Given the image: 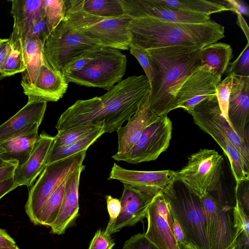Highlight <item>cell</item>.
<instances>
[{
	"label": "cell",
	"mask_w": 249,
	"mask_h": 249,
	"mask_svg": "<svg viewBox=\"0 0 249 249\" xmlns=\"http://www.w3.org/2000/svg\"><path fill=\"white\" fill-rule=\"evenodd\" d=\"M150 90L145 75L128 76L102 96L77 100L62 113L55 127L58 131L95 124H103L105 133L116 131L136 112Z\"/></svg>",
	"instance_id": "6da1fadb"
},
{
	"label": "cell",
	"mask_w": 249,
	"mask_h": 249,
	"mask_svg": "<svg viewBox=\"0 0 249 249\" xmlns=\"http://www.w3.org/2000/svg\"><path fill=\"white\" fill-rule=\"evenodd\" d=\"M203 47L172 46L146 50L156 71L150 84L149 106L158 117L176 109L178 92L188 78L199 68Z\"/></svg>",
	"instance_id": "7a4b0ae2"
},
{
	"label": "cell",
	"mask_w": 249,
	"mask_h": 249,
	"mask_svg": "<svg viewBox=\"0 0 249 249\" xmlns=\"http://www.w3.org/2000/svg\"><path fill=\"white\" fill-rule=\"evenodd\" d=\"M130 45L147 50L172 46L203 47L225 37V28L210 20L199 23L166 22L150 18H132Z\"/></svg>",
	"instance_id": "3957f363"
},
{
	"label": "cell",
	"mask_w": 249,
	"mask_h": 249,
	"mask_svg": "<svg viewBox=\"0 0 249 249\" xmlns=\"http://www.w3.org/2000/svg\"><path fill=\"white\" fill-rule=\"evenodd\" d=\"M187 112L192 115L194 123L210 135L227 156L236 186L249 181V143L227 122L220 109L216 96L203 100Z\"/></svg>",
	"instance_id": "277c9868"
},
{
	"label": "cell",
	"mask_w": 249,
	"mask_h": 249,
	"mask_svg": "<svg viewBox=\"0 0 249 249\" xmlns=\"http://www.w3.org/2000/svg\"><path fill=\"white\" fill-rule=\"evenodd\" d=\"M64 20L73 29L105 47L128 50L131 36L128 26L131 18L125 14L114 18L101 17L86 11L83 0H64Z\"/></svg>",
	"instance_id": "5b68a950"
},
{
	"label": "cell",
	"mask_w": 249,
	"mask_h": 249,
	"mask_svg": "<svg viewBox=\"0 0 249 249\" xmlns=\"http://www.w3.org/2000/svg\"><path fill=\"white\" fill-rule=\"evenodd\" d=\"M162 193L173 217L194 245L198 249H209L206 214L200 198L178 181Z\"/></svg>",
	"instance_id": "8992f818"
},
{
	"label": "cell",
	"mask_w": 249,
	"mask_h": 249,
	"mask_svg": "<svg viewBox=\"0 0 249 249\" xmlns=\"http://www.w3.org/2000/svg\"><path fill=\"white\" fill-rule=\"evenodd\" d=\"M104 47L73 29L63 19L47 37L43 45L42 55L53 70L63 73L64 67L73 59Z\"/></svg>",
	"instance_id": "52a82bcc"
},
{
	"label": "cell",
	"mask_w": 249,
	"mask_h": 249,
	"mask_svg": "<svg viewBox=\"0 0 249 249\" xmlns=\"http://www.w3.org/2000/svg\"><path fill=\"white\" fill-rule=\"evenodd\" d=\"M87 150H83L47 165L30 189L25 206L30 221L40 225L44 207L57 188L76 169L83 164Z\"/></svg>",
	"instance_id": "ba28073f"
},
{
	"label": "cell",
	"mask_w": 249,
	"mask_h": 249,
	"mask_svg": "<svg viewBox=\"0 0 249 249\" xmlns=\"http://www.w3.org/2000/svg\"><path fill=\"white\" fill-rule=\"evenodd\" d=\"M126 65V56L121 50L104 47L83 70L64 77L68 83L108 90L122 80Z\"/></svg>",
	"instance_id": "9c48e42d"
},
{
	"label": "cell",
	"mask_w": 249,
	"mask_h": 249,
	"mask_svg": "<svg viewBox=\"0 0 249 249\" xmlns=\"http://www.w3.org/2000/svg\"><path fill=\"white\" fill-rule=\"evenodd\" d=\"M223 158L214 149H202L190 155L185 166L175 171V181L199 197L217 190Z\"/></svg>",
	"instance_id": "30bf717a"
},
{
	"label": "cell",
	"mask_w": 249,
	"mask_h": 249,
	"mask_svg": "<svg viewBox=\"0 0 249 249\" xmlns=\"http://www.w3.org/2000/svg\"><path fill=\"white\" fill-rule=\"evenodd\" d=\"M172 132V123L167 115L159 117L144 130L128 151L123 154H115L112 158L131 164L155 160L168 148Z\"/></svg>",
	"instance_id": "8fae6325"
},
{
	"label": "cell",
	"mask_w": 249,
	"mask_h": 249,
	"mask_svg": "<svg viewBox=\"0 0 249 249\" xmlns=\"http://www.w3.org/2000/svg\"><path fill=\"white\" fill-rule=\"evenodd\" d=\"M199 198L206 214L209 249H232L236 234L233 208L220 204L209 193Z\"/></svg>",
	"instance_id": "7c38bea8"
},
{
	"label": "cell",
	"mask_w": 249,
	"mask_h": 249,
	"mask_svg": "<svg viewBox=\"0 0 249 249\" xmlns=\"http://www.w3.org/2000/svg\"><path fill=\"white\" fill-rule=\"evenodd\" d=\"M125 14L131 18H150L182 23H199L211 20L210 16L191 13L167 6L159 0H120Z\"/></svg>",
	"instance_id": "4fadbf2b"
},
{
	"label": "cell",
	"mask_w": 249,
	"mask_h": 249,
	"mask_svg": "<svg viewBox=\"0 0 249 249\" xmlns=\"http://www.w3.org/2000/svg\"><path fill=\"white\" fill-rule=\"evenodd\" d=\"M146 237L159 249H178L173 230V217L162 192L157 194L148 208Z\"/></svg>",
	"instance_id": "5bb4252c"
},
{
	"label": "cell",
	"mask_w": 249,
	"mask_h": 249,
	"mask_svg": "<svg viewBox=\"0 0 249 249\" xmlns=\"http://www.w3.org/2000/svg\"><path fill=\"white\" fill-rule=\"evenodd\" d=\"M156 195L124 184L120 213L117 218L105 232L109 235L120 231L125 227L135 226L146 218L148 208Z\"/></svg>",
	"instance_id": "9a60e30c"
},
{
	"label": "cell",
	"mask_w": 249,
	"mask_h": 249,
	"mask_svg": "<svg viewBox=\"0 0 249 249\" xmlns=\"http://www.w3.org/2000/svg\"><path fill=\"white\" fill-rule=\"evenodd\" d=\"M108 180L116 179L154 195L166 190L175 181V171L126 169L114 163Z\"/></svg>",
	"instance_id": "2e32d148"
},
{
	"label": "cell",
	"mask_w": 249,
	"mask_h": 249,
	"mask_svg": "<svg viewBox=\"0 0 249 249\" xmlns=\"http://www.w3.org/2000/svg\"><path fill=\"white\" fill-rule=\"evenodd\" d=\"M21 85L28 101L56 102L66 93L68 83L62 73L53 70L44 60L33 81Z\"/></svg>",
	"instance_id": "e0dca14e"
},
{
	"label": "cell",
	"mask_w": 249,
	"mask_h": 249,
	"mask_svg": "<svg viewBox=\"0 0 249 249\" xmlns=\"http://www.w3.org/2000/svg\"><path fill=\"white\" fill-rule=\"evenodd\" d=\"M221 81L209 72L197 70L185 81L177 93L176 108L188 111L203 100L216 94V89Z\"/></svg>",
	"instance_id": "ac0fdd59"
},
{
	"label": "cell",
	"mask_w": 249,
	"mask_h": 249,
	"mask_svg": "<svg viewBox=\"0 0 249 249\" xmlns=\"http://www.w3.org/2000/svg\"><path fill=\"white\" fill-rule=\"evenodd\" d=\"M232 75L228 110L229 123L234 131L248 143L246 127L249 120V77Z\"/></svg>",
	"instance_id": "d6986e66"
},
{
	"label": "cell",
	"mask_w": 249,
	"mask_h": 249,
	"mask_svg": "<svg viewBox=\"0 0 249 249\" xmlns=\"http://www.w3.org/2000/svg\"><path fill=\"white\" fill-rule=\"evenodd\" d=\"M13 29L9 38L12 48L19 50L34 24L44 15L43 0H12Z\"/></svg>",
	"instance_id": "ffe728a7"
},
{
	"label": "cell",
	"mask_w": 249,
	"mask_h": 249,
	"mask_svg": "<svg viewBox=\"0 0 249 249\" xmlns=\"http://www.w3.org/2000/svg\"><path fill=\"white\" fill-rule=\"evenodd\" d=\"M81 165L67 178L63 200L56 219L51 226V232L61 235L71 226L79 215V186L80 175L85 169Z\"/></svg>",
	"instance_id": "44dd1931"
},
{
	"label": "cell",
	"mask_w": 249,
	"mask_h": 249,
	"mask_svg": "<svg viewBox=\"0 0 249 249\" xmlns=\"http://www.w3.org/2000/svg\"><path fill=\"white\" fill-rule=\"evenodd\" d=\"M47 103L38 100L28 101L17 113L0 125V143L26 132L36 124L40 125Z\"/></svg>",
	"instance_id": "7402d4cb"
},
{
	"label": "cell",
	"mask_w": 249,
	"mask_h": 249,
	"mask_svg": "<svg viewBox=\"0 0 249 249\" xmlns=\"http://www.w3.org/2000/svg\"><path fill=\"white\" fill-rule=\"evenodd\" d=\"M149 93L142 100L136 112L127 120L126 124L116 131L118 148L116 154H123L128 151L144 130L159 117L149 108Z\"/></svg>",
	"instance_id": "603a6c76"
},
{
	"label": "cell",
	"mask_w": 249,
	"mask_h": 249,
	"mask_svg": "<svg viewBox=\"0 0 249 249\" xmlns=\"http://www.w3.org/2000/svg\"><path fill=\"white\" fill-rule=\"evenodd\" d=\"M54 137L41 133L27 160L18 166L14 174L17 186H31L46 167L45 161L53 146Z\"/></svg>",
	"instance_id": "cb8c5ba5"
},
{
	"label": "cell",
	"mask_w": 249,
	"mask_h": 249,
	"mask_svg": "<svg viewBox=\"0 0 249 249\" xmlns=\"http://www.w3.org/2000/svg\"><path fill=\"white\" fill-rule=\"evenodd\" d=\"M39 125L36 124L26 132L0 143V160L17 161L18 166L22 165L29 158L38 138Z\"/></svg>",
	"instance_id": "d4e9b609"
},
{
	"label": "cell",
	"mask_w": 249,
	"mask_h": 249,
	"mask_svg": "<svg viewBox=\"0 0 249 249\" xmlns=\"http://www.w3.org/2000/svg\"><path fill=\"white\" fill-rule=\"evenodd\" d=\"M232 57L230 45L222 42L209 44L201 49L199 69L221 78Z\"/></svg>",
	"instance_id": "484cf974"
},
{
	"label": "cell",
	"mask_w": 249,
	"mask_h": 249,
	"mask_svg": "<svg viewBox=\"0 0 249 249\" xmlns=\"http://www.w3.org/2000/svg\"><path fill=\"white\" fill-rule=\"evenodd\" d=\"M164 4L185 11L204 14H211L230 11L225 1L206 0H159Z\"/></svg>",
	"instance_id": "4316f807"
},
{
	"label": "cell",
	"mask_w": 249,
	"mask_h": 249,
	"mask_svg": "<svg viewBox=\"0 0 249 249\" xmlns=\"http://www.w3.org/2000/svg\"><path fill=\"white\" fill-rule=\"evenodd\" d=\"M104 133L103 127H101L77 142L59 148L52 147L46 160L45 166L83 150H87Z\"/></svg>",
	"instance_id": "83f0119b"
},
{
	"label": "cell",
	"mask_w": 249,
	"mask_h": 249,
	"mask_svg": "<svg viewBox=\"0 0 249 249\" xmlns=\"http://www.w3.org/2000/svg\"><path fill=\"white\" fill-rule=\"evenodd\" d=\"M43 44L38 39H26L22 46L27 68L22 73V78L30 80L37 74L38 71L44 61L42 55Z\"/></svg>",
	"instance_id": "f1b7e54d"
},
{
	"label": "cell",
	"mask_w": 249,
	"mask_h": 249,
	"mask_svg": "<svg viewBox=\"0 0 249 249\" xmlns=\"http://www.w3.org/2000/svg\"><path fill=\"white\" fill-rule=\"evenodd\" d=\"M87 12L99 17L114 18L125 14L120 0H83Z\"/></svg>",
	"instance_id": "f546056e"
},
{
	"label": "cell",
	"mask_w": 249,
	"mask_h": 249,
	"mask_svg": "<svg viewBox=\"0 0 249 249\" xmlns=\"http://www.w3.org/2000/svg\"><path fill=\"white\" fill-rule=\"evenodd\" d=\"M233 213L236 234L232 249H249V214L236 198Z\"/></svg>",
	"instance_id": "4dcf8cb0"
},
{
	"label": "cell",
	"mask_w": 249,
	"mask_h": 249,
	"mask_svg": "<svg viewBox=\"0 0 249 249\" xmlns=\"http://www.w3.org/2000/svg\"><path fill=\"white\" fill-rule=\"evenodd\" d=\"M103 126L101 124H89L67 130L58 131L54 137L52 148H59L77 142Z\"/></svg>",
	"instance_id": "1f68e13d"
},
{
	"label": "cell",
	"mask_w": 249,
	"mask_h": 249,
	"mask_svg": "<svg viewBox=\"0 0 249 249\" xmlns=\"http://www.w3.org/2000/svg\"><path fill=\"white\" fill-rule=\"evenodd\" d=\"M66 179L57 188L46 203L41 214L40 225L50 227L56 219L63 200Z\"/></svg>",
	"instance_id": "d6a6232c"
},
{
	"label": "cell",
	"mask_w": 249,
	"mask_h": 249,
	"mask_svg": "<svg viewBox=\"0 0 249 249\" xmlns=\"http://www.w3.org/2000/svg\"><path fill=\"white\" fill-rule=\"evenodd\" d=\"M27 68L23 53L21 48L13 49L0 66V80L17 73L23 72Z\"/></svg>",
	"instance_id": "836d02e7"
},
{
	"label": "cell",
	"mask_w": 249,
	"mask_h": 249,
	"mask_svg": "<svg viewBox=\"0 0 249 249\" xmlns=\"http://www.w3.org/2000/svg\"><path fill=\"white\" fill-rule=\"evenodd\" d=\"M44 17L49 35L64 19V0H43Z\"/></svg>",
	"instance_id": "e575fe53"
},
{
	"label": "cell",
	"mask_w": 249,
	"mask_h": 249,
	"mask_svg": "<svg viewBox=\"0 0 249 249\" xmlns=\"http://www.w3.org/2000/svg\"><path fill=\"white\" fill-rule=\"evenodd\" d=\"M225 73L226 76L234 75L249 77V43H247L239 56L230 64Z\"/></svg>",
	"instance_id": "d590c367"
},
{
	"label": "cell",
	"mask_w": 249,
	"mask_h": 249,
	"mask_svg": "<svg viewBox=\"0 0 249 249\" xmlns=\"http://www.w3.org/2000/svg\"><path fill=\"white\" fill-rule=\"evenodd\" d=\"M129 51L138 61L145 73L150 84L154 79L156 74L154 65L146 50L130 45Z\"/></svg>",
	"instance_id": "8d00e7d4"
},
{
	"label": "cell",
	"mask_w": 249,
	"mask_h": 249,
	"mask_svg": "<svg viewBox=\"0 0 249 249\" xmlns=\"http://www.w3.org/2000/svg\"><path fill=\"white\" fill-rule=\"evenodd\" d=\"M232 81V75L226 76L221 81L217 87L216 94L221 112L229 123L228 110Z\"/></svg>",
	"instance_id": "74e56055"
},
{
	"label": "cell",
	"mask_w": 249,
	"mask_h": 249,
	"mask_svg": "<svg viewBox=\"0 0 249 249\" xmlns=\"http://www.w3.org/2000/svg\"><path fill=\"white\" fill-rule=\"evenodd\" d=\"M101 49L88 52L67 64L63 69V75L64 76L66 74L79 71L83 70L97 55L99 51Z\"/></svg>",
	"instance_id": "f35d334b"
},
{
	"label": "cell",
	"mask_w": 249,
	"mask_h": 249,
	"mask_svg": "<svg viewBox=\"0 0 249 249\" xmlns=\"http://www.w3.org/2000/svg\"><path fill=\"white\" fill-rule=\"evenodd\" d=\"M122 249H159L145 236L144 233L131 236L124 243Z\"/></svg>",
	"instance_id": "ab89813d"
},
{
	"label": "cell",
	"mask_w": 249,
	"mask_h": 249,
	"mask_svg": "<svg viewBox=\"0 0 249 249\" xmlns=\"http://www.w3.org/2000/svg\"><path fill=\"white\" fill-rule=\"evenodd\" d=\"M110 235L105 231L100 229L98 230L91 240L88 249H112L115 243Z\"/></svg>",
	"instance_id": "60d3db41"
},
{
	"label": "cell",
	"mask_w": 249,
	"mask_h": 249,
	"mask_svg": "<svg viewBox=\"0 0 249 249\" xmlns=\"http://www.w3.org/2000/svg\"><path fill=\"white\" fill-rule=\"evenodd\" d=\"M48 35L49 32L44 15L34 24L26 39H38L43 44Z\"/></svg>",
	"instance_id": "b9f144b4"
},
{
	"label": "cell",
	"mask_w": 249,
	"mask_h": 249,
	"mask_svg": "<svg viewBox=\"0 0 249 249\" xmlns=\"http://www.w3.org/2000/svg\"><path fill=\"white\" fill-rule=\"evenodd\" d=\"M107 209L109 216V220L105 231L108 230L114 223L119 216L121 209L120 199L112 197L110 195L106 196Z\"/></svg>",
	"instance_id": "7bdbcfd3"
},
{
	"label": "cell",
	"mask_w": 249,
	"mask_h": 249,
	"mask_svg": "<svg viewBox=\"0 0 249 249\" xmlns=\"http://www.w3.org/2000/svg\"><path fill=\"white\" fill-rule=\"evenodd\" d=\"M173 230L178 245H180L189 249L197 248L187 236L174 218L173 219Z\"/></svg>",
	"instance_id": "ee69618b"
},
{
	"label": "cell",
	"mask_w": 249,
	"mask_h": 249,
	"mask_svg": "<svg viewBox=\"0 0 249 249\" xmlns=\"http://www.w3.org/2000/svg\"><path fill=\"white\" fill-rule=\"evenodd\" d=\"M18 165L16 161L0 160V182L14 176L15 170Z\"/></svg>",
	"instance_id": "f6af8a7d"
},
{
	"label": "cell",
	"mask_w": 249,
	"mask_h": 249,
	"mask_svg": "<svg viewBox=\"0 0 249 249\" xmlns=\"http://www.w3.org/2000/svg\"><path fill=\"white\" fill-rule=\"evenodd\" d=\"M225 2L228 7L235 13L249 15V9L246 5L241 1L235 0H225Z\"/></svg>",
	"instance_id": "bcb514c9"
},
{
	"label": "cell",
	"mask_w": 249,
	"mask_h": 249,
	"mask_svg": "<svg viewBox=\"0 0 249 249\" xmlns=\"http://www.w3.org/2000/svg\"><path fill=\"white\" fill-rule=\"evenodd\" d=\"M18 186L16 184L14 177H10L0 182V199L5 195L16 189Z\"/></svg>",
	"instance_id": "7dc6e473"
},
{
	"label": "cell",
	"mask_w": 249,
	"mask_h": 249,
	"mask_svg": "<svg viewBox=\"0 0 249 249\" xmlns=\"http://www.w3.org/2000/svg\"><path fill=\"white\" fill-rule=\"evenodd\" d=\"M12 49L9 38L0 39V66Z\"/></svg>",
	"instance_id": "c3c4849f"
},
{
	"label": "cell",
	"mask_w": 249,
	"mask_h": 249,
	"mask_svg": "<svg viewBox=\"0 0 249 249\" xmlns=\"http://www.w3.org/2000/svg\"><path fill=\"white\" fill-rule=\"evenodd\" d=\"M15 240L5 231L0 228V247L15 245Z\"/></svg>",
	"instance_id": "681fc988"
},
{
	"label": "cell",
	"mask_w": 249,
	"mask_h": 249,
	"mask_svg": "<svg viewBox=\"0 0 249 249\" xmlns=\"http://www.w3.org/2000/svg\"><path fill=\"white\" fill-rule=\"evenodd\" d=\"M236 23L241 28L245 34L247 41L249 43V29L248 24L242 15L237 14Z\"/></svg>",
	"instance_id": "f907efd6"
},
{
	"label": "cell",
	"mask_w": 249,
	"mask_h": 249,
	"mask_svg": "<svg viewBox=\"0 0 249 249\" xmlns=\"http://www.w3.org/2000/svg\"><path fill=\"white\" fill-rule=\"evenodd\" d=\"M0 249H19L18 247L15 245L9 246H4V247H0Z\"/></svg>",
	"instance_id": "816d5d0a"
},
{
	"label": "cell",
	"mask_w": 249,
	"mask_h": 249,
	"mask_svg": "<svg viewBox=\"0 0 249 249\" xmlns=\"http://www.w3.org/2000/svg\"><path fill=\"white\" fill-rule=\"evenodd\" d=\"M178 249H186L185 247H184L181 245H178Z\"/></svg>",
	"instance_id": "f5cc1de1"
},
{
	"label": "cell",
	"mask_w": 249,
	"mask_h": 249,
	"mask_svg": "<svg viewBox=\"0 0 249 249\" xmlns=\"http://www.w3.org/2000/svg\"><path fill=\"white\" fill-rule=\"evenodd\" d=\"M186 249H189V248H186L185 247Z\"/></svg>",
	"instance_id": "db71d44e"
},
{
	"label": "cell",
	"mask_w": 249,
	"mask_h": 249,
	"mask_svg": "<svg viewBox=\"0 0 249 249\" xmlns=\"http://www.w3.org/2000/svg\"></svg>",
	"instance_id": "11a10c76"
}]
</instances>
